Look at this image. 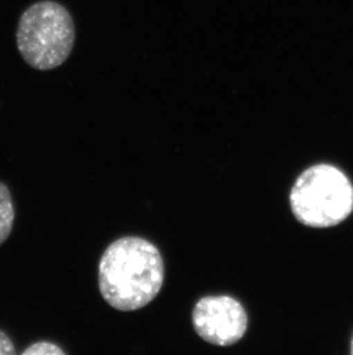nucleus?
I'll return each mask as SVG.
<instances>
[{
    "label": "nucleus",
    "mask_w": 353,
    "mask_h": 355,
    "mask_svg": "<svg viewBox=\"0 0 353 355\" xmlns=\"http://www.w3.org/2000/svg\"><path fill=\"white\" fill-rule=\"evenodd\" d=\"M164 281V262L152 243L139 237L120 238L105 251L99 265L101 295L123 312L148 305Z\"/></svg>",
    "instance_id": "obj_1"
},
{
    "label": "nucleus",
    "mask_w": 353,
    "mask_h": 355,
    "mask_svg": "<svg viewBox=\"0 0 353 355\" xmlns=\"http://www.w3.org/2000/svg\"><path fill=\"white\" fill-rule=\"evenodd\" d=\"M295 218L312 228L340 225L353 211V185L333 164H319L303 171L289 196Z\"/></svg>",
    "instance_id": "obj_2"
},
{
    "label": "nucleus",
    "mask_w": 353,
    "mask_h": 355,
    "mask_svg": "<svg viewBox=\"0 0 353 355\" xmlns=\"http://www.w3.org/2000/svg\"><path fill=\"white\" fill-rule=\"evenodd\" d=\"M75 24L60 3L44 0L21 15L17 49L24 61L38 71H50L67 60L75 43Z\"/></svg>",
    "instance_id": "obj_3"
},
{
    "label": "nucleus",
    "mask_w": 353,
    "mask_h": 355,
    "mask_svg": "<svg viewBox=\"0 0 353 355\" xmlns=\"http://www.w3.org/2000/svg\"><path fill=\"white\" fill-rule=\"evenodd\" d=\"M193 324L197 335L217 346H230L239 342L248 328L244 306L227 295L206 297L193 311Z\"/></svg>",
    "instance_id": "obj_4"
},
{
    "label": "nucleus",
    "mask_w": 353,
    "mask_h": 355,
    "mask_svg": "<svg viewBox=\"0 0 353 355\" xmlns=\"http://www.w3.org/2000/svg\"><path fill=\"white\" fill-rule=\"evenodd\" d=\"M15 211L10 189L5 183L0 182V245L3 244L10 237L13 229Z\"/></svg>",
    "instance_id": "obj_5"
},
{
    "label": "nucleus",
    "mask_w": 353,
    "mask_h": 355,
    "mask_svg": "<svg viewBox=\"0 0 353 355\" xmlns=\"http://www.w3.org/2000/svg\"><path fill=\"white\" fill-rule=\"evenodd\" d=\"M24 355H64V349L52 343L39 342L29 346L24 352Z\"/></svg>",
    "instance_id": "obj_6"
},
{
    "label": "nucleus",
    "mask_w": 353,
    "mask_h": 355,
    "mask_svg": "<svg viewBox=\"0 0 353 355\" xmlns=\"http://www.w3.org/2000/svg\"><path fill=\"white\" fill-rule=\"evenodd\" d=\"M17 354V349L13 342L5 332L0 331V355Z\"/></svg>",
    "instance_id": "obj_7"
},
{
    "label": "nucleus",
    "mask_w": 353,
    "mask_h": 355,
    "mask_svg": "<svg viewBox=\"0 0 353 355\" xmlns=\"http://www.w3.org/2000/svg\"><path fill=\"white\" fill-rule=\"evenodd\" d=\"M351 353H352V354H353V338H352V342H351Z\"/></svg>",
    "instance_id": "obj_8"
}]
</instances>
